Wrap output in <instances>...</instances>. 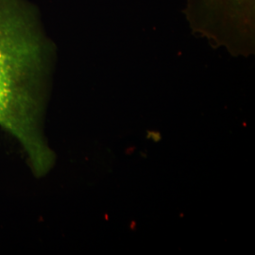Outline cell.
<instances>
[{"label": "cell", "instance_id": "cell-1", "mask_svg": "<svg viewBox=\"0 0 255 255\" xmlns=\"http://www.w3.org/2000/svg\"><path fill=\"white\" fill-rule=\"evenodd\" d=\"M46 42L22 0H0V127L13 137L40 173L46 153L38 133Z\"/></svg>", "mask_w": 255, "mask_h": 255}, {"label": "cell", "instance_id": "cell-2", "mask_svg": "<svg viewBox=\"0 0 255 255\" xmlns=\"http://www.w3.org/2000/svg\"><path fill=\"white\" fill-rule=\"evenodd\" d=\"M183 15L193 33L233 52L255 46V0H185Z\"/></svg>", "mask_w": 255, "mask_h": 255}]
</instances>
